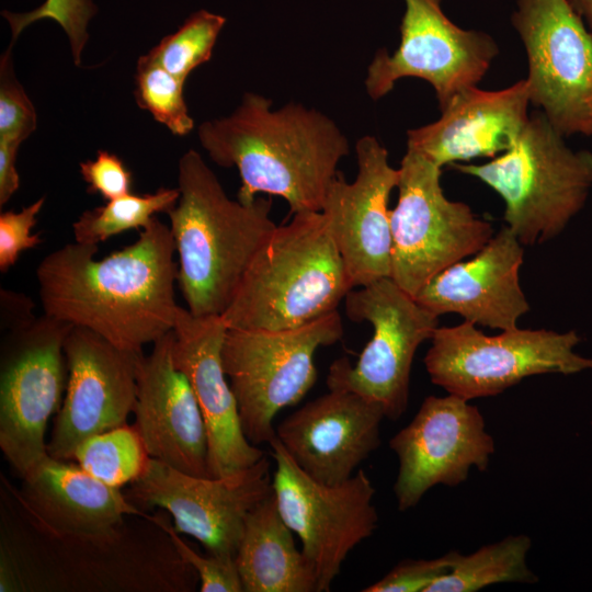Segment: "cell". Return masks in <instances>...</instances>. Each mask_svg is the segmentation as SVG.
Segmentation results:
<instances>
[{"mask_svg":"<svg viewBox=\"0 0 592 592\" xmlns=\"http://www.w3.org/2000/svg\"><path fill=\"white\" fill-rule=\"evenodd\" d=\"M532 539L524 534L509 535L469 555L454 553L451 570L425 592H475L502 582H535L527 566Z\"/></svg>","mask_w":592,"mask_h":592,"instance_id":"25","label":"cell"},{"mask_svg":"<svg viewBox=\"0 0 592 592\" xmlns=\"http://www.w3.org/2000/svg\"><path fill=\"white\" fill-rule=\"evenodd\" d=\"M0 591H16L21 587L20 580L16 579L13 558L10 556L9 549L1 545V562H0Z\"/></svg>","mask_w":592,"mask_h":592,"instance_id":"38","label":"cell"},{"mask_svg":"<svg viewBox=\"0 0 592 592\" xmlns=\"http://www.w3.org/2000/svg\"><path fill=\"white\" fill-rule=\"evenodd\" d=\"M173 361L185 374L201 407L208 437V477L235 475L265 453L244 435L237 400L221 361L227 332L221 316L196 317L179 307Z\"/></svg>","mask_w":592,"mask_h":592,"instance_id":"18","label":"cell"},{"mask_svg":"<svg viewBox=\"0 0 592 592\" xmlns=\"http://www.w3.org/2000/svg\"><path fill=\"white\" fill-rule=\"evenodd\" d=\"M544 113L530 119L515 144L483 164L452 163L503 200L504 220L523 246L559 235L592 189V152L574 151Z\"/></svg>","mask_w":592,"mask_h":592,"instance_id":"5","label":"cell"},{"mask_svg":"<svg viewBox=\"0 0 592 592\" xmlns=\"http://www.w3.org/2000/svg\"><path fill=\"white\" fill-rule=\"evenodd\" d=\"M18 499L43 533L96 547L119 539L126 515L143 514L119 488L49 455L22 477Z\"/></svg>","mask_w":592,"mask_h":592,"instance_id":"21","label":"cell"},{"mask_svg":"<svg viewBox=\"0 0 592 592\" xmlns=\"http://www.w3.org/2000/svg\"><path fill=\"white\" fill-rule=\"evenodd\" d=\"M235 561L243 592H318L316 573L296 547L273 490L248 515Z\"/></svg>","mask_w":592,"mask_h":592,"instance_id":"24","label":"cell"},{"mask_svg":"<svg viewBox=\"0 0 592 592\" xmlns=\"http://www.w3.org/2000/svg\"><path fill=\"white\" fill-rule=\"evenodd\" d=\"M72 459L90 476L119 488L144 473L150 456L137 429L126 423L83 441Z\"/></svg>","mask_w":592,"mask_h":592,"instance_id":"26","label":"cell"},{"mask_svg":"<svg viewBox=\"0 0 592 592\" xmlns=\"http://www.w3.org/2000/svg\"><path fill=\"white\" fill-rule=\"evenodd\" d=\"M399 170L398 201L390 209V278L414 297L437 273L476 254L492 226L441 186L442 168L407 148Z\"/></svg>","mask_w":592,"mask_h":592,"instance_id":"8","label":"cell"},{"mask_svg":"<svg viewBox=\"0 0 592 592\" xmlns=\"http://www.w3.org/2000/svg\"><path fill=\"white\" fill-rule=\"evenodd\" d=\"M346 316L367 321L373 337L353 366L346 357L329 367L328 389L350 390L377 403L385 418L398 420L407 410L414 354L439 328V316L421 306L390 277L351 289Z\"/></svg>","mask_w":592,"mask_h":592,"instance_id":"9","label":"cell"},{"mask_svg":"<svg viewBox=\"0 0 592 592\" xmlns=\"http://www.w3.org/2000/svg\"><path fill=\"white\" fill-rule=\"evenodd\" d=\"M169 536L182 561L192 567L201 581L202 592H243L235 558L207 557L192 549L174 530L161 519H152Z\"/></svg>","mask_w":592,"mask_h":592,"instance_id":"32","label":"cell"},{"mask_svg":"<svg viewBox=\"0 0 592 592\" xmlns=\"http://www.w3.org/2000/svg\"><path fill=\"white\" fill-rule=\"evenodd\" d=\"M454 553L435 559H408L397 563L387 574L363 589L364 592H425L453 565Z\"/></svg>","mask_w":592,"mask_h":592,"instance_id":"33","label":"cell"},{"mask_svg":"<svg viewBox=\"0 0 592 592\" xmlns=\"http://www.w3.org/2000/svg\"><path fill=\"white\" fill-rule=\"evenodd\" d=\"M1 327L4 330L27 322L33 316V303L25 295L1 289Z\"/></svg>","mask_w":592,"mask_h":592,"instance_id":"36","label":"cell"},{"mask_svg":"<svg viewBox=\"0 0 592 592\" xmlns=\"http://www.w3.org/2000/svg\"><path fill=\"white\" fill-rule=\"evenodd\" d=\"M272 100L247 92L235 111L203 122L198 140L218 166L238 170V198L264 193L284 198L292 214L321 212L350 144L329 116L300 103L273 110Z\"/></svg>","mask_w":592,"mask_h":592,"instance_id":"2","label":"cell"},{"mask_svg":"<svg viewBox=\"0 0 592 592\" xmlns=\"http://www.w3.org/2000/svg\"><path fill=\"white\" fill-rule=\"evenodd\" d=\"M95 12L96 7L92 0H46L32 12L21 14L3 11L2 15L11 26L13 41L26 25L44 18L55 20L67 33L73 61L79 66L81 52L88 39L87 25Z\"/></svg>","mask_w":592,"mask_h":592,"instance_id":"30","label":"cell"},{"mask_svg":"<svg viewBox=\"0 0 592 592\" xmlns=\"http://www.w3.org/2000/svg\"><path fill=\"white\" fill-rule=\"evenodd\" d=\"M581 134H584L588 136L592 135V100L588 107V113H587V117H585Z\"/></svg>","mask_w":592,"mask_h":592,"instance_id":"40","label":"cell"},{"mask_svg":"<svg viewBox=\"0 0 592 592\" xmlns=\"http://www.w3.org/2000/svg\"><path fill=\"white\" fill-rule=\"evenodd\" d=\"M400 44L390 55L380 48L367 68L365 89L374 101L396 82L413 77L429 82L440 109L459 91L477 86L499 53L486 33L464 30L443 12L441 0H403Z\"/></svg>","mask_w":592,"mask_h":592,"instance_id":"13","label":"cell"},{"mask_svg":"<svg viewBox=\"0 0 592 592\" xmlns=\"http://www.w3.org/2000/svg\"><path fill=\"white\" fill-rule=\"evenodd\" d=\"M96 252V244L75 241L41 261L44 314L128 351H143L172 331L180 306L170 227L153 217L132 244L101 260Z\"/></svg>","mask_w":592,"mask_h":592,"instance_id":"1","label":"cell"},{"mask_svg":"<svg viewBox=\"0 0 592 592\" xmlns=\"http://www.w3.org/2000/svg\"><path fill=\"white\" fill-rule=\"evenodd\" d=\"M226 19L206 10L192 13L172 34L164 36L146 56L180 80L212 57Z\"/></svg>","mask_w":592,"mask_h":592,"instance_id":"28","label":"cell"},{"mask_svg":"<svg viewBox=\"0 0 592 592\" xmlns=\"http://www.w3.org/2000/svg\"><path fill=\"white\" fill-rule=\"evenodd\" d=\"M266 455L227 477H197L151 458L132 482L139 505L168 511L179 534L198 540L209 555L235 558L248 515L272 492Z\"/></svg>","mask_w":592,"mask_h":592,"instance_id":"12","label":"cell"},{"mask_svg":"<svg viewBox=\"0 0 592 592\" xmlns=\"http://www.w3.org/2000/svg\"><path fill=\"white\" fill-rule=\"evenodd\" d=\"M179 200L167 213L178 286L196 317L221 316L258 250L277 225L272 200H231L202 156L190 149L178 163Z\"/></svg>","mask_w":592,"mask_h":592,"instance_id":"3","label":"cell"},{"mask_svg":"<svg viewBox=\"0 0 592 592\" xmlns=\"http://www.w3.org/2000/svg\"><path fill=\"white\" fill-rule=\"evenodd\" d=\"M342 335L338 310L284 330L227 328L223 366L237 400L242 431L252 444H270L275 439V415L298 403L317 380V350Z\"/></svg>","mask_w":592,"mask_h":592,"instance_id":"6","label":"cell"},{"mask_svg":"<svg viewBox=\"0 0 592 592\" xmlns=\"http://www.w3.org/2000/svg\"><path fill=\"white\" fill-rule=\"evenodd\" d=\"M383 409L350 390L329 389L286 417L276 437L294 462L317 481L335 485L380 444Z\"/></svg>","mask_w":592,"mask_h":592,"instance_id":"20","label":"cell"},{"mask_svg":"<svg viewBox=\"0 0 592 592\" xmlns=\"http://www.w3.org/2000/svg\"><path fill=\"white\" fill-rule=\"evenodd\" d=\"M293 215L251 261L221 315L228 329L296 328L337 311L353 289L323 214Z\"/></svg>","mask_w":592,"mask_h":592,"instance_id":"4","label":"cell"},{"mask_svg":"<svg viewBox=\"0 0 592 592\" xmlns=\"http://www.w3.org/2000/svg\"><path fill=\"white\" fill-rule=\"evenodd\" d=\"M79 167L89 193L100 194L106 201L132 193V172L118 156L99 150L94 160Z\"/></svg>","mask_w":592,"mask_h":592,"instance_id":"35","label":"cell"},{"mask_svg":"<svg viewBox=\"0 0 592 592\" xmlns=\"http://www.w3.org/2000/svg\"><path fill=\"white\" fill-rule=\"evenodd\" d=\"M72 325L47 315L5 330L0 358V448L24 477L47 454L45 433L61 407Z\"/></svg>","mask_w":592,"mask_h":592,"instance_id":"10","label":"cell"},{"mask_svg":"<svg viewBox=\"0 0 592 592\" xmlns=\"http://www.w3.org/2000/svg\"><path fill=\"white\" fill-rule=\"evenodd\" d=\"M531 102L565 137L581 134L592 100V33L569 0H517Z\"/></svg>","mask_w":592,"mask_h":592,"instance_id":"14","label":"cell"},{"mask_svg":"<svg viewBox=\"0 0 592 592\" xmlns=\"http://www.w3.org/2000/svg\"><path fill=\"white\" fill-rule=\"evenodd\" d=\"M270 447L276 466L272 489L278 511L301 543L316 573L318 592L330 591L350 551L377 527L375 488L362 469L340 483L317 481L294 462L276 436Z\"/></svg>","mask_w":592,"mask_h":592,"instance_id":"11","label":"cell"},{"mask_svg":"<svg viewBox=\"0 0 592 592\" xmlns=\"http://www.w3.org/2000/svg\"><path fill=\"white\" fill-rule=\"evenodd\" d=\"M579 342L573 330L516 327L487 335L464 321L435 330L424 365L434 385L470 401L502 394L530 376L592 369V357L574 352Z\"/></svg>","mask_w":592,"mask_h":592,"instance_id":"7","label":"cell"},{"mask_svg":"<svg viewBox=\"0 0 592 592\" xmlns=\"http://www.w3.org/2000/svg\"><path fill=\"white\" fill-rule=\"evenodd\" d=\"M36 125L35 109L14 75L9 48L0 59V141L21 145Z\"/></svg>","mask_w":592,"mask_h":592,"instance_id":"31","label":"cell"},{"mask_svg":"<svg viewBox=\"0 0 592 592\" xmlns=\"http://www.w3.org/2000/svg\"><path fill=\"white\" fill-rule=\"evenodd\" d=\"M184 81L150 60L146 55L137 60L135 100L173 135L185 136L194 128L183 96Z\"/></svg>","mask_w":592,"mask_h":592,"instance_id":"29","label":"cell"},{"mask_svg":"<svg viewBox=\"0 0 592 592\" xmlns=\"http://www.w3.org/2000/svg\"><path fill=\"white\" fill-rule=\"evenodd\" d=\"M389 447L399 464L394 492L400 511L415 506L436 485L464 482L471 467L486 470L494 453L478 407L451 394L426 397Z\"/></svg>","mask_w":592,"mask_h":592,"instance_id":"15","label":"cell"},{"mask_svg":"<svg viewBox=\"0 0 592 592\" xmlns=\"http://www.w3.org/2000/svg\"><path fill=\"white\" fill-rule=\"evenodd\" d=\"M45 198L41 197L19 212L7 210L0 215V271L12 267L20 254L42 243L38 234L32 229L43 208Z\"/></svg>","mask_w":592,"mask_h":592,"instance_id":"34","label":"cell"},{"mask_svg":"<svg viewBox=\"0 0 592 592\" xmlns=\"http://www.w3.org/2000/svg\"><path fill=\"white\" fill-rule=\"evenodd\" d=\"M592 33V0H569Z\"/></svg>","mask_w":592,"mask_h":592,"instance_id":"39","label":"cell"},{"mask_svg":"<svg viewBox=\"0 0 592 592\" xmlns=\"http://www.w3.org/2000/svg\"><path fill=\"white\" fill-rule=\"evenodd\" d=\"M66 396L47 443V454L72 459L89 437L126 424L134 410L143 351L123 350L95 332L72 327L64 345Z\"/></svg>","mask_w":592,"mask_h":592,"instance_id":"16","label":"cell"},{"mask_svg":"<svg viewBox=\"0 0 592 592\" xmlns=\"http://www.w3.org/2000/svg\"><path fill=\"white\" fill-rule=\"evenodd\" d=\"M523 247L505 226L473 259L437 273L414 298L437 316L457 314L474 325L514 329L530 310L519 276Z\"/></svg>","mask_w":592,"mask_h":592,"instance_id":"22","label":"cell"},{"mask_svg":"<svg viewBox=\"0 0 592 592\" xmlns=\"http://www.w3.org/2000/svg\"><path fill=\"white\" fill-rule=\"evenodd\" d=\"M355 153L354 181L346 182L339 171L321 208L353 288L390 277L388 203L399 180V170L389 164L387 149L374 136L361 137Z\"/></svg>","mask_w":592,"mask_h":592,"instance_id":"17","label":"cell"},{"mask_svg":"<svg viewBox=\"0 0 592 592\" xmlns=\"http://www.w3.org/2000/svg\"><path fill=\"white\" fill-rule=\"evenodd\" d=\"M526 79L497 91L468 87L441 109V117L409 129L407 148L443 167L479 157H496L510 149L530 115Z\"/></svg>","mask_w":592,"mask_h":592,"instance_id":"23","label":"cell"},{"mask_svg":"<svg viewBox=\"0 0 592 592\" xmlns=\"http://www.w3.org/2000/svg\"><path fill=\"white\" fill-rule=\"evenodd\" d=\"M20 145L0 141V205L3 206L20 186L15 167Z\"/></svg>","mask_w":592,"mask_h":592,"instance_id":"37","label":"cell"},{"mask_svg":"<svg viewBox=\"0 0 592 592\" xmlns=\"http://www.w3.org/2000/svg\"><path fill=\"white\" fill-rule=\"evenodd\" d=\"M179 195L178 187H159L155 193H129L84 210L72 225L75 241L98 246L124 231L145 228L157 213L167 214Z\"/></svg>","mask_w":592,"mask_h":592,"instance_id":"27","label":"cell"},{"mask_svg":"<svg viewBox=\"0 0 592 592\" xmlns=\"http://www.w3.org/2000/svg\"><path fill=\"white\" fill-rule=\"evenodd\" d=\"M173 330L153 342L137 366L134 426L151 458L208 477V437L194 390L173 361Z\"/></svg>","mask_w":592,"mask_h":592,"instance_id":"19","label":"cell"}]
</instances>
